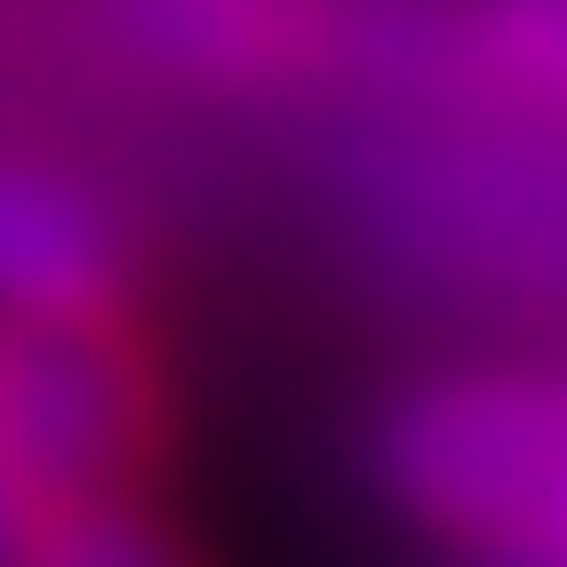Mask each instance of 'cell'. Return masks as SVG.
<instances>
[{
    "instance_id": "cell-1",
    "label": "cell",
    "mask_w": 567,
    "mask_h": 567,
    "mask_svg": "<svg viewBox=\"0 0 567 567\" xmlns=\"http://www.w3.org/2000/svg\"><path fill=\"white\" fill-rule=\"evenodd\" d=\"M313 186L382 290L498 324L567 313V116L498 93L337 105Z\"/></svg>"
},
{
    "instance_id": "cell-2",
    "label": "cell",
    "mask_w": 567,
    "mask_h": 567,
    "mask_svg": "<svg viewBox=\"0 0 567 567\" xmlns=\"http://www.w3.org/2000/svg\"><path fill=\"white\" fill-rule=\"evenodd\" d=\"M371 486L463 556H567V359L394 382L371 417Z\"/></svg>"
},
{
    "instance_id": "cell-3",
    "label": "cell",
    "mask_w": 567,
    "mask_h": 567,
    "mask_svg": "<svg viewBox=\"0 0 567 567\" xmlns=\"http://www.w3.org/2000/svg\"><path fill=\"white\" fill-rule=\"evenodd\" d=\"M163 371L140 348V313L105 324H0V463L47 509H116L163 475Z\"/></svg>"
},
{
    "instance_id": "cell-4",
    "label": "cell",
    "mask_w": 567,
    "mask_h": 567,
    "mask_svg": "<svg viewBox=\"0 0 567 567\" xmlns=\"http://www.w3.org/2000/svg\"><path fill=\"white\" fill-rule=\"evenodd\" d=\"M151 231L116 174L47 140H0V324H105L140 313Z\"/></svg>"
},
{
    "instance_id": "cell-5",
    "label": "cell",
    "mask_w": 567,
    "mask_h": 567,
    "mask_svg": "<svg viewBox=\"0 0 567 567\" xmlns=\"http://www.w3.org/2000/svg\"><path fill=\"white\" fill-rule=\"evenodd\" d=\"M463 23V93L567 116V0H452Z\"/></svg>"
},
{
    "instance_id": "cell-6",
    "label": "cell",
    "mask_w": 567,
    "mask_h": 567,
    "mask_svg": "<svg viewBox=\"0 0 567 567\" xmlns=\"http://www.w3.org/2000/svg\"><path fill=\"white\" fill-rule=\"evenodd\" d=\"M47 567H197V556H186V533L151 522V498H116V509H59Z\"/></svg>"
},
{
    "instance_id": "cell-7",
    "label": "cell",
    "mask_w": 567,
    "mask_h": 567,
    "mask_svg": "<svg viewBox=\"0 0 567 567\" xmlns=\"http://www.w3.org/2000/svg\"><path fill=\"white\" fill-rule=\"evenodd\" d=\"M47 545H59V509L0 463V567H47Z\"/></svg>"
},
{
    "instance_id": "cell-8",
    "label": "cell",
    "mask_w": 567,
    "mask_h": 567,
    "mask_svg": "<svg viewBox=\"0 0 567 567\" xmlns=\"http://www.w3.org/2000/svg\"><path fill=\"white\" fill-rule=\"evenodd\" d=\"M475 567H567V556H475Z\"/></svg>"
}]
</instances>
